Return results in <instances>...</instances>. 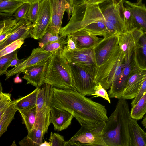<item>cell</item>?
Here are the masks:
<instances>
[{
	"label": "cell",
	"instance_id": "cell-25",
	"mask_svg": "<svg viewBox=\"0 0 146 146\" xmlns=\"http://www.w3.org/2000/svg\"><path fill=\"white\" fill-rule=\"evenodd\" d=\"M20 98L12 101V103L0 117V137L7 131L9 125L14 119L16 112L18 111L16 105Z\"/></svg>",
	"mask_w": 146,
	"mask_h": 146
},
{
	"label": "cell",
	"instance_id": "cell-33",
	"mask_svg": "<svg viewBox=\"0 0 146 146\" xmlns=\"http://www.w3.org/2000/svg\"><path fill=\"white\" fill-rule=\"evenodd\" d=\"M18 22L15 19L8 18L1 20L0 22V42L3 41L5 35Z\"/></svg>",
	"mask_w": 146,
	"mask_h": 146
},
{
	"label": "cell",
	"instance_id": "cell-34",
	"mask_svg": "<svg viewBox=\"0 0 146 146\" xmlns=\"http://www.w3.org/2000/svg\"><path fill=\"white\" fill-rule=\"evenodd\" d=\"M11 94L0 91V117L2 116L12 103Z\"/></svg>",
	"mask_w": 146,
	"mask_h": 146
},
{
	"label": "cell",
	"instance_id": "cell-5",
	"mask_svg": "<svg viewBox=\"0 0 146 146\" xmlns=\"http://www.w3.org/2000/svg\"><path fill=\"white\" fill-rule=\"evenodd\" d=\"M123 53L119 45L107 59L98 68L95 77L96 85L100 84L106 90L110 88L121 73L125 65Z\"/></svg>",
	"mask_w": 146,
	"mask_h": 146
},
{
	"label": "cell",
	"instance_id": "cell-45",
	"mask_svg": "<svg viewBox=\"0 0 146 146\" xmlns=\"http://www.w3.org/2000/svg\"><path fill=\"white\" fill-rule=\"evenodd\" d=\"M26 59V58H25L19 59L17 57H16L12 60L9 66V67L13 66L15 67L17 66L22 63Z\"/></svg>",
	"mask_w": 146,
	"mask_h": 146
},
{
	"label": "cell",
	"instance_id": "cell-14",
	"mask_svg": "<svg viewBox=\"0 0 146 146\" xmlns=\"http://www.w3.org/2000/svg\"><path fill=\"white\" fill-rule=\"evenodd\" d=\"M51 19L47 31L58 36L65 12L67 11L69 19L72 9L66 0H51Z\"/></svg>",
	"mask_w": 146,
	"mask_h": 146
},
{
	"label": "cell",
	"instance_id": "cell-7",
	"mask_svg": "<svg viewBox=\"0 0 146 146\" xmlns=\"http://www.w3.org/2000/svg\"><path fill=\"white\" fill-rule=\"evenodd\" d=\"M18 111L28 132L35 128H39L43 130L44 135L47 132L51 123L50 115L42 111L37 112L36 105Z\"/></svg>",
	"mask_w": 146,
	"mask_h": 146
},
{
	"label": "cell",
	"instance_id": "cell-47",
	"mask_svg": "<svg viewBox=\"0 0 146 146\" xmlns=\"http://www.w3.org/2000/svg\"><path fill=\"white\" fill-rule=\"evenodd\" d=\"M24 3H28L29 4L39 3L42 0H21Z\"/></svg>",
	"mask_w": 146,
	"mask_h": 146
},
{
	"label": "cell",
	"instance_id": "cell-23",
	"mask_svg": "<svg viewBox=\"0 0 146 146\" xmlns=\"http://www.w3.org/2000/svg\"><path fill=\"white\" fill-rule=\"evenodd\" d=\"M137 121L131 118L129 121V146H146V132L139 126Z\"/></svg>",
	"mask_w": 146,
	"mask_h": 146
},
{
	"label": "cell",
	"instance_id": "cell-44",
	"mask_svg": "<svg viewBox=\"0 0 146 146\" xmlns=\"http://www.w3.org/2000/svg\"><path fill=\"white\" fill-rule=\"evenodd\" d=\"M70 7L72 8L74 6H77L84 3L85 0H66Z\"/></svg>",
	"mask_w": 146,
	"mask_h": 146
},
{
	"label": "cell",
	"instance_id": "cell-40",
	"mask_svg": "<svg viewBox=\"0 0 146 146\" xmlns=\"http://www.w3.org/2000/svg\"><path fill=\"white\" fill-rule=\"evenodd\" d=\"M94 90V93L90 95L91 96H95L92 98L101 97L107 100L110 103H111L108 94L106 90L102 86L101 84H99L96 85Z\"/></svg>",
	"mask_w": 146,
	"mask_h": 146
},
{
	"label": "cell",
	"instance_id": "cell-18",
	"mask_svg": "<svg viewBox=\"0 0 146 146\" xmlns=\"http://www.w3.org/2000/svg\"><path fill=\"white\" fill-rule=\"evenodd\" d=\"M132 58L130 62L125 64L120 75L112 84L108 92L110 98L118 99L121 98L133 66L134 60Z\"/></svg>",
	"mask_w": 146,
	"mask_h": 146
},
{
	"label": "cell",
	"instance_id": "cell-28",
	"mask_svg": "<svg viewBox=\"0 0 146 146\" xmlns=\"http://www.w3.org/2000/svg\"><path fill=\"white\" fill-rule=\"evenodd\" d=\"M146 113V92L136 104L132 107L130 111L131 118L137 120L141 119Z\"/></svg>",
	"mask_w": 146,
	"mask_h": 146
},
{
	"label": "cell",
	"instance_id": "cell-32",
	"mask_svg": "<svg viewBox=\"0 0 146 146\" xmlns=\"http://www.w3.org/2000/svg\"><path fill=\"white\" fill-rule=\"evenodd\" d=\"M67 36H64L62 39L59 41L48 43L42 48L44 50L49 52L63 50L67 43Z\"/></svg>",
	"mask_w": 146,
	"mask_h": 146
},
{
	"label": "cell",
	"instance_id": "cell-38",
	"mask_svg": "<svg viewBox=\"0 0 146 146\" xmlns=\"http://www.w3.org/2000/svg\"><path fill=\"white\" fill-rule=\"evenodd\" d=\"M49 141L51 146H66L64 137L57 133L51 132Z\"/></svg>",
	"mask_w": 146,
	"mask_h": 146
},
{
	"label": "cell",
	"instance_id": "cell-11",
	"mask_svg": "<svg viewBox=\"0 0 146 146\" xmlns=\"http://www.w3.org/2000/svg\"><path fill=\"white\" fill-rule=\"evenodd\" d=\"M124 0H106L99 5L106 20L114 25L119 35L127 31L121 12V5Z\"/></svg>",
	"mask_w": 146,
	"mask_h": 146
},
{
	"label": "cell",
	"instance_id": "cell-46",
	"mask_svg": "<svg viewBox=\"0 0 146 146\" xmlns=\"http://www.w3.org/2000/svg\"><path fill=\"white\" fill-rule=\"evenodd\" d=\"M106 0H85L83 3L91 4H98Z\"/></svg>",
	"mask_w": 146,
	"mask_h": 146
},
{
	"label": "cell",
	"instance_id": "cell-35",
	"mask_svg": "<svg viewBox=\"0 0 146 146\" xmlns=\"http://www.w3.org/2000/svg\"><path fill=\"white\" fill-rule=\"evenodd\" d=\"M24 39H21L15 41L0 50V57L10 54L20 48L24 42Z\"/></svg>",
	"mask_w": 146,
	"mask_h": 146
},
{
	"label": "cell",
	"instance_id": "cell-20",
	"mask_svg": "<svg viewBox=\"0 0 146 146\" xmlns=\"http://www.w3.org/2000/svg\"><path fill=\"white\" fill-rule=\"evenodd\" d=\"M33 28V24L27 19L20 21L17 29L3 41L0 42V50L12 42L21 39H25L30 37Z\"/></svg>",
	"mask_w": 146,
	"mask_h": 146
},
{
	"label": "cell",
	"instance_id": "cell-48",
	"mask_svg": "<svg viewBox=\"0 0 146 146\" xmlns=\"http://www.w3.org/2000/svg\"><path fill=\"white\" fill-rule=\"evenodd\" d=\"M19 74H17L16 76L14 78V82L15 83H21L22 82V78H21L19 76Z\"/></svg>",
	"mask_w": 146,
	"mask_h": 146
},
{
	"label": "cell",
	"instance_id": "cell-1",
	"mask_svg": "<svg viewBox=\"0 0 146 146\" xmlns=\"http://www.w3.org/2000/svg\"><path fill=\"white\" fill-rule=\"evenodd\" d=\"M51 101L52 106L70 113L81 126L96 125L108 119L105 106L77 90L52 87Z\"/></svg>",
	"mask_w": 146,
	"mask_h": 146
},
{
	"label": "cell",
	"instance_id": "cell-39",
	"mask_svg": "<svg viewBox=\"0 0 146 146\" xmlns=\"http://www.w3.org/2000/svg\"><path fill=\"white\" fill-rule=\"evenodd\" d=\"M30 4L24 3L16 11L13 16L17 22L24 19H27L26 15L28 12Z\"/></svg>",
	"mask_w": 146,
	"mask_h": 146
},
{
	"label": "cell",
	"instance_id": "cell-3",
	"mask_svg": "<svg viewBox=\"0 0 146 146\" xmlns=\"http://www.w3.org/2000/svg\"><path fill=\"white\" fill-rule=\"evenodd\" d=\"M131 117L126 99H119L115 108L105 121L102 132L106 146H129V125Z\"/></svg>",
	"mask_w": 146,
	"mask_h": 146
},
{
	"label": "cell",
	"instance_id": "cell-51",
	"mask_svg": "<svg viewBox=\"0 0 146 146\" xmlns=\"http://www.w3.org/2000/svg\"><path fill=\"white\" fill-rule=\"evenodd\" d=\"M145 35H146V33H145Z\"/></svg>",
	"mask_w": 146,
	"mask_h": 146
},
{
	"label": "cell",
	"instance_id": "cell-26",
	"mask_svg": "<svg viewBox=\"0 0 146 146\" xmlns=\"http://www.w3.org/2000/svg\"><path fill=\"white\" fill-rule=\"evenodd\" d=\"M44 135L42 129L35 128L28 132L27 135L19 144L20 146H40L43 143Z\"/></svg>",
	"mask_w": 146,
	"mask_h": 146
},
{
	"label": "cell",
	"instance_id": "cell-13",
	"mask_svg": "<svg viewBox=\"0 0 146 146\" xmlns=\"http://www.w3.org/2000/svg\"><path fill=\"white\" fill-rule=\"evenodd\" d=\"M51 19V0H42L40 3L38 18L30 34L35 40L41 38L47 32Z\"/></svg>",
	"mask_w": 146,
	"mask_h": 146
},
{
	"label": "cell",
	"instance_id": "cell-15",
	"mask_svg": "<svg viewBox=\"0 0 146 146\" xmlns=\"http://www.w3.org/2000/svg\"><path fill=\"white\" fill-rule=\"evenodd\" d=\"M119 44V35H114L104 37L94 48L96 64L97 68L107 59Z\"/></svg>",
	"mask_w": 146,
	"mask_h": 146
},
{
	"label": "cell",
	"instance_id": "cell-49",
	"mask_svg": "<svg viewBox=\"0 0 146 146\" xmlns=\"http://www.w3.org/2000/svg\"><path fill=\"white\" fill-rule=\"evenodd\" d=\"M143 119L141 122V123L143 126L146 129V113L144 116Z\"/></svg>",
	"mask_w": 146,
	"mask_h": 146
},
{
	"label": "cell",
	"instance_id": "cell-29",
	"mask_svg": "<svg viewBox=\"0 0 146 146\" xmlns=\"http://www.w3.org/2000/svg\"><path fill=\"white\" fill-rule=\"evenodd\" d=\"M39 88H36L28 95L19 98V100L16 105L18 111L36 105Z\"/></svg>",
	"mask_w": 146,
	"mask_h": 146
},
{
	"label": "cell",
	"instance_id": "cell-12",
	"mask_svg": "<svg viewBox=\"0 0 146 146\" xmlns=\"http://www.w3.org/2000/svg\"><path fill=\"white\" fill-rule=\"evenodd\" d=\"M145 33L137 27L119 35V44L123 53L125 64L130 62L141 37Z\"/></svg>",
	"mask_w": 146,
	"mask_h": 146
},
{
	"label": "cell",
	"instance_id": "cell-24",
	"mask_svg": "<svg viewBox=\"0 0 146 146\" xmlns=\"http://www.w3.org/2000/svg\"><path fill=\"white\" fill-rule=\"evenodd\" d=\"M52 88L50 85L46 83L39 88L36 105L37 111L46 106L51 108Z\"/></svg>",
	"mask_w": 146,
	"mask_h": 146
},
{
	"label": "cell",
	"instance_id": "cell-30",
	"mask_svg": "<svg viewBox=\"0 0 146 146\" xmlns=\"http://www.w3.org/2000/svg\"><path fill=\"white\" fill-rule=\"evenodd\" d=\"M122 17L125 25L127 31L137 27L136 23L130 11L124 5V3L121 6Z\"/></svg>",
	"mask_w": 146,
	"mask_h": 146
},
{
	"label": "cell",
	"instance_id": "cell-2",
	"mask_svg": "<svg viewBox=\"0 0 146 146\" xmlns=\"http://www.w3.org/2000/svg\"><path fill=\"white\" fill-rule=\"evenodd\" d=\"M72 16L68 23L62 27L59 35H68L84 30L96 36H111L108 32L106 20L98 4L83 3L72 8Z\"/></svg>",
	"mask_w": 146,
	"mask_h": 146
},
{
	"label": "cell",
	"instance_id": "cell-8",
	"mask_svg": "<svg viewBox=\"0 0 146 146\" xmlns=\"http://www.w3.org/2000/svg\"><path fill=\"white\" fill-rule=\"evenodd\" d=\"M133 55V66L121 98L134 99L138 93L146 74V68L139 62L137 50L135 51Z\"/></svg>",
	"mask_w": 146,
	"mask_h": 146
},
{
	"label": "cell",
	"instance_id": "cell-19",
	"mask_svg": "<svg viewBox=\"0 0 146 146\" xmlns=\"http://www.w3.org/2000/svg\"><path fill=\"white\" fill-rule=\"evenodd\" d=\"M68 111L52 105L50 109V122L55 131H60L67 129L74 117Z\"/></svg>",
	"mask_w": 146,
	"mask_h": 146
},
{
	"label": "cell",
	"instance_id": "cell-50",
	"mask_svg": "<svg viewBox=\"0 0 146 146\" xmlns=\"http://www.w3.org/2000/svg\"><path fill=\"white\" fill-rule=\"evenodd\" d=\"M40 146H51L49 142H48L46 141H45L44 142L41 143Z\"/></svg>",
	"mask_w": 146,
	"mask_h": 146
},
{
	"label": "cell",
	"instance_id": "cell-6",
	"mask_svg": "<svg viewBox=\"0 0 146 146\" xmlns=\"http://www.w3.org/2000/svg\"><path fill=\"white\" fill-rule=\"evenodd\" d=\"M105 121L93 125L82 126L76 134L66 141V146H106L103 138Z\"/></svg>",
	"mask_w": 146,
	"mask_h": 146
},
{
	"label": "cell",
	"instance_id": "cell-4",
	"mask_svg": "<svg viewBox=\"0 0 146 146\" xmlns=\"http://www.w3.org/2000/svg\"><path fill=\"white\" fill-rule=\"evenodd\" d=\"M62 50L53 52L47 60L44 83L54 88L77 90L70 65Z\"/></svg>",
	"mask_w": 146,
	"mask_h": 146
},
{
	"label": "cell",
	"instance_id": "cell-9",
	"mask_svg": "<svg viewBox=\"0 0 146 146\" xmlns=\"http://www.w3.org/2000/svg\"><path fill=\"white\" fill-rule=\"evenodd\" d=\"M70 64L77 91L85 96L93 94L96 85L95 74L84 68L74 64Z\"/></svg>",
	"mask_w": 146,
	"mask_h": 146
},
{
	"label": "cell",
	"instance_id": "cell-16",
	"mask_svg": "<svg viewBox=\"0 0 146 146\" xmlns=\"http://www.w3.org/2000/svg\"><path fill=\"white\" fill-rule=\"evenodd\" d=\"M53 52L46 51L39 47L33 49L31 55L22 63L7 71L5 74V80L16 74H19L28 67L47 60L53 54Z\"/></svg>",
	"mask_w": 146,
	"mask_h": 146
},
{
	"label": "cell",
	"instance_id": "cell-17",
	"mask_svg": "<svg viewBox=\"0 0 146 146\" xmlns=\"http://www.w3.org/2000/svg\"><path fill=\"white\" fill-rule=\"evenodd\" d=\"M47 60L39 62L23 70L22 72L24 74V76L21 78L26 80L27 84H31L36 88L40 87L44 84Z\"/></svg>",
	"mask_w": 146,
	"mask_h": 146
},
{
	"label": "cell",
	"instance_id": "cell-27",
	"mask_svg": "<svg viewBox=\"0 0 146 146\" xmlns=\"http://www.w3.org/2000/svg\"><path fill=\"white\" fill-rule=\"evenodd\" d=\"M24 3L21 0H0V15H11Z\"/></svg>",
	"mask_w": 146,
	"mask_h": 146
},
{
	"label": "cell",
	"instance_id": "cell-42",
	"mask_svg": "<svg viewBox=\"0 0 146 146\" xmlns=\"http://www.w3.org/2000/svg\"><path fill=\"white\" fill-rule=\"evenodd\" d=\"M137 48L141 49V50L144 60L146 62L145 67L146 68V35L145 33L140 38L137 45Z\"/></svg>",
	"mask_w": 146,
	"mask_h": 146
},
{
	"label": "cell",
	"instance_id": "cell-41",
	"mask_svg": "<svg viewBox=\"0 0 146 146\" xmlns=\"http://www.w3.org/2000/svg\"><path fill=\"white\" fill-rule=\"evenodd\" d=\"M146 92V74L136 97L133 99L131 104L132 107L135 105Z\"/></svg>",
	"mask_w": 146,
	"mask_h": 146
},
{
	"label": "cell",
	"instance_id": "cell-10",
	"mask_svg": "<svg viewBox=\"0 0 146 146\" xmlns=\"http://www.w3.org/2000/svg\"><path fill=\"white\" fill-rule=\"evenodd\" d=\"M62 53L70 64H74L92 71L96 75L98 68L95 60L94 48L76 49L71 50L63 49Z\"/></svg>",
	"mask_w": 146,
	"mask_h": 146
},
{
	"label": "cell",
	"instance_id": "cell-22",
	"mask_svg": "<svg viewBox=\"0 0 146 146\" xmlns=\"http://www.w3.org/2000/svg\"><path fill=\"white\" fill-rule=\"evenodd\" d=\"M68 35L74 39L77 49H78L94 48L103 38H100L84 30H80Z\"/></svg>",
	"mask_w": 146,
	"mask_h": 146
},
{
	"label": "cell",
	"instance_id": "cell-31",
	"mask_svg": "<svg viewBox=\"0 0 146 146\" xmlns=\"http://www.w3.org/2000/svg\"><path fill=\"white\" fill-rule=\"evenodd\" d=\"M18 50L10 54L0 57V75L5 74L12 60L17 57Z\"/></svg>",
	"mask_w": 146,
	"mask_h": 146
},
{
	"label": "cell",
	"instance_id": "cell-43",
	"mask_svg": "<svg viewBox=\"0 0 146 146\" xmlns=\"http://www.w3.org/2000/svg\"><path fill=\"white\" fill-rule=\"evenodd\" d=\"M67 36V43L63 49L68 50H73L76 49V45L74 39L69 35H68Z\"/></svg>",
	"mask_w": 146,
	"mask_h": 146
},
{
	"label": "cell",
	"instance_id": "cell-37",
	"mask_svg": "<svg viewBox=\"0 0 146 146\" xmlns=\"http://www.w3.org/2000/svg\"><path fill=\"white\" fill-rule=\"evenodd\" d=\"M64 36L59 35L58 36L53 35L50 32L47 31L38 43L39 46L42 48L47 44L62 39Z\"/></svg>",
	"mask_w": 146,
	"mask_h": 146
},
{
	"label": "cell",
	"instance_id": "cell-21",
	"mask_svg": "<svg viewBox=\"0 0 146 146\" xmlns=\"http://www.w3.org/2000/svg\"><path fill=\"white\" fill-rule=\"evenodd\" d=\"M124 6L131 11L135 21L137 27L146 33V6L142 0H137L135 3L124 0Z\"/></svg>",
	"mask_w": 146,
	"mask_h": 146
},
{
	"label": "cell",
	"instance_id": "cell-36",
	"mask_svg": "<svg viewBox=\"0 0 146 146\" xmlns=\"http://www.w3.org/2000/svg\"><path fill=\"white\" fill-rule=\"evenodd\" d=\"M39 3L30 4L26 15L27 19L29 21L32 23L33 25L35 24L38 18Z\"/></svg>",
	"mask_w": 146,
	"mask_h": 146
}]
</instances>
